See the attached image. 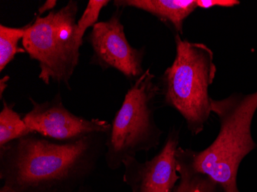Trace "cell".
Listing matches in <instances>:
<instances>
[{
	"instance_id": "ba28073f",
	"label": "cell",
	"mask_w": 257,
	"mask_h": 192,
	"mask_svg": "<svg viewBox=\"0 0 257 192\" xmlns=\"http://www.w3.org/2000/svg\"><path fill=\"white\" fill-rule=\"evenodd\" d=\"M180 137V128L173 126L163 148L152 159L141 162L137 157H131L124 161L122 180L131 191H173L180 180L175 158Z\"/></svg>"
},
{
	"instance_id": "4fadbf2b",
	"label": "cell",
	"mask_w": 257,
	"mask_h": 192,
	"mask_svg": "<svg viewBox=\"0 0 257 192\" xmlns=\"http://www.w3.org/2000/svg\"><path fill=\"white\" fill-rule=\"evenodd\" d=\"M239 3L237 0H196L197 8L203 10H209L216 7L230 8L239 5Z\"/></svg>"
},
{
	"instance_id": "8fae6325",
	"label": "cell",
	"mask_w": 257,
	"mask_h": 192,
	"mask_svg": "<svg viewBox=\"0 0 257 192\" xmlns=\"http://www.w3.org/2000/svg\"><path fill=\"white\" fill-rule=\"evenodd\" d=\"M30 23L21 27H10L0 25V72L6 69L19 53H26L24 48L19 43L23 40Z\"/></svg>"
},
{
	"instance_id": "e0dca14e",
	"label": "cell",
	"mask_w": 257,
	"mask_h": 192,
	"mask_svg": "<svg viewBox=\"0 0 257 192\" xmlns=\"http://www.w3.org/2000/svg\"><path fill=\"white\" fill-rule=\"evenodd\" d=\"M0 192H17L11 187H7V186L3 184L2 187H0Z\"/></svg>"
},
{
	"instance_id": "7a4b0ae2",
	"label": "cell",
	"mask_w": 257,
	"mask_h": 192,
	"mask_svg": "<svg viewBox=\"0 0 257 192\" xmlns=\"http://www.w3.org/2000/svg\"><path fill=\"white\" fill-rule=\"evenodd\" d=\"M106 134L57 141L31 134L0 147V179L17 192L86 184L106 151Z\"/></svg>"
},
{
	"instance_id": "52a82bcc",
	"label": "cell",
	"mask_w": 257,
	"mask_h": 192,
	"mask_svg": "<svg viewBox=\"0 0 257 192\" xmlns=\"http://www.w3.org/2000/svg\"><path fill=\"white\" fill-rule=\"evenodd\" d=\"M29 99L33 107L23 120L32 133L53 141H72L92 134H107L110 130L111 123L106 120L88 119L68 110L60 93L43 102Z\"/></svg>"
},
{
	"instance_id": "3957f363",
	"label": "cell",
	"mask_w": 257,
	"mask_h": 192,
	"mask_svg": "<svg viewBox=\"0 0 257 192\" xmlns=\"http://www.w3.org/2000/svg\"><path fill=\"white\" fill-rule=\"evenodd\" d=\"M176 56L160 79L164 105L177 111L193 136L201 133L211 110L209 88L216 77L214 55L203 43L175 35Z\"/></svg>"
},
{
	"instance_id": "5bb4252c",
	"label": "cell",
	"mask_w": 257,
	"mask_h": 192,
	"mask_svg": "<svg viewBox=\"0 0 257 192\" xmlns=\"http://www.w3.org/2000/svg\"><path fill=\"white\" fill-rule=\"evenodd\" d=\"M23 192H96L92 187L86 184L76 187H46V188H33Z\"/></svg>"
},
{
	"instance_id": "9c48e42d",
	"label": "cell",
	"mask_w": 257,
	"mask_h": 192,
	"mask_svg": "<svg viewBox=\"0 0 257 192\" xmlns=\"http://www.w3.org/2000/svg\"><path fill=\"white\" fill-rule=\"evenodd\" d=\"M117 9H137L157 17L176 34H183V24L197 8L196 0H115Z\"/></svg>"
},
{
	"instance_id": "9a60e30c",
	"label": "cell",
	"mask_w": 257,
	"mask_h": 192,
	"mask_svg": "<svg viewBox=\"0 0 257 192\" xmlns=\"http://www.w3.org/2000/svg\"><path fill=\"white\" fill-rule=\"evenodd\" d=\"M57 1L56 0H46V2L39 7L38 9V15L39 17H41L43 14H46V12L53 11L55 7H56Z\"/></svg>"
},
{
	"instance_id": "6da1fadb",
	"label": "cell",
	"mask_w": 257,
	"mask_h": 192,
	"mask_svg": "<svg viewBox=\"0 0 257 192\" xmlns=\"http://www.w3.org/2000/svg\"><path fill=\"white\" fill-rule=\"evenodd\" d=\"M211 110L219 119V133L202 151L178 147L175 158L180 180L173 192H240L239 165L257 147L251 133L257 91L212 99Z\"/></svg>"
},
{
	"instance_id": "277c9868",
	"label": "cell",
	"mask_w": 257,
	"mask_h": 192,
	"mask_svg": "<svg viewBox=\"0 0 257 192\" xmlns=\"http://www.w3.org/2000/svg\"><path fill=\"white\" fill-rule=\"evenodd\" d=\"M155 75L148 69L125 94L106 134L104 154L108 168L115 171L139 152H149L160 145L163 131L157 125L156 101L161 95Z\"/></svg>"
},
{
	"instance_id": "2e32d148",
	"label": "cell",
	"mask_w": 257,
	"mask_h": 192,
	"mask_svg": "<svg viewBox=\"0 0 257 192\" xmlns=\"http://www.w3.org/2000/svg\"><path fill=\"white\" fill-rule=\"evenodd\" d=\"M10 77L7 75V76L3 77L0 79V99H3L4 92H5L7 88L8 87V82L10 81Z\"/></svg>"
},
{
	"instance_id": "5b68a950",
	"label": "cell",
	"mask_w": 257,
	"mask_h": 192,
	"mask_svg": "<svg viewBox=\"0 0 257 192\" xmlns=\"http://www.w3.org/2000/svg\"><path fill=\"white\" fill-rule=\"evenodd\" d=\"M78 10L79 3L70 0L46 17L37 16L22 40L30 59L38 62L39 79L46 85L53 80L70 89L69 82L79 65L83 45L76 37Z\"/></svg>"
},
{
	"instance_id": "8992f818",
	"label": "cell",
	"mask_w": 257,
	"mask_h": 192,
	"mask_svg": "<svg viewBox=\"0 0 257 192\" xmlns=\"http://www.w3.org/2000/svg\"><path fill=\"white\" fill-rule=\"evenodd\" d=\"M122 9H117L106 21L98 22L86 40L92 47L91 64L103 71L114 69L127 79L136 81L144 74L145 48L133 47L125 37L121 23Z\"/></svg>"
},
{
	"instance_id": "30bf717a",
	"label": "cell",
	"mask_w": 257,
	"mask_h": 192,
	"mask_svg": "<svg viewBox=\"0 0 257 192\" xmlns=\"http://www.w3.org/2000/svg\"><path fill=\"white\" fill-rule=\"evenodd\" d=\"M3 105L0 112V147L33 134L23 118L14 110V105L7 103L5 99L3 100Z\"/></svg>"
},
{
	"instance_id": "7c38bea8",
	"label": "cell",
	"mask_w": 257,
	"mask_h": 192,
	"mask_svg": "<svg viewBox=\"0 0 257 192\" xmlns=\"http://www.w3.org/2000/svg\"><path fill=\"white\" fill-rule=\"evenodd\" d=\"M109 4V0H90L83 15L76 23V37L79 43H83L86 30L98 23L101 10Z\"/></svg>"
}]
</instances>
